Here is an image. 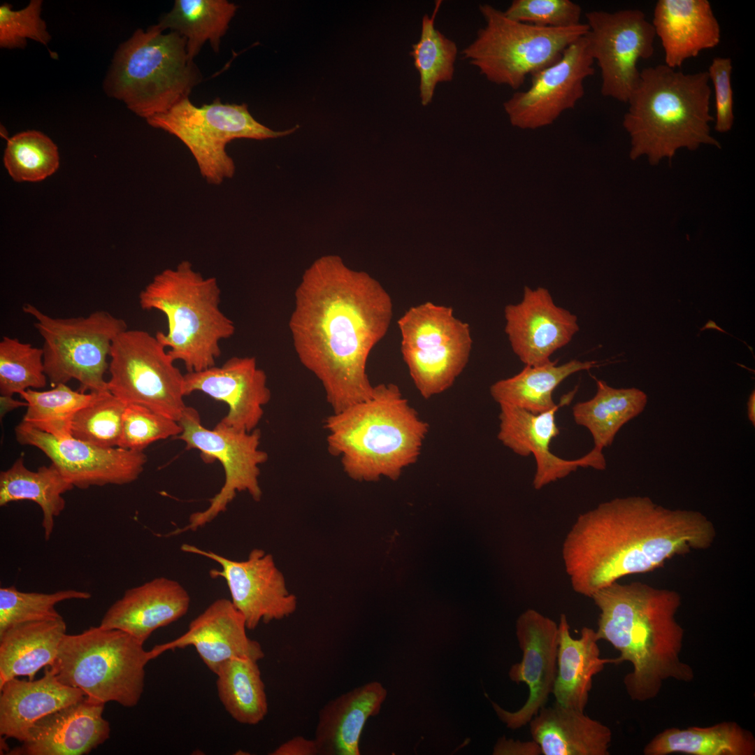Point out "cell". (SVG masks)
<instances>
[{"label":"cell","instance_id":"obj_1","mask_svg":"<svg viewBox=\"0 0 755 755\" xmlns=\"http://www.w3.org/2000/svg\"><path fill=\"white\" fill-rule=\"evenodd\" d=\"M392 316L387 290L338 255L318 258L303 273L289 330L299 361L320 381L333 412L372 396L368 358Z\"/></svg>","mask_w":755,"mask_h":755},{"label":"cell","instance_id":"obj_2","mask_svg":"<svg viewBox=\"0 0 755 755\" xmlns=\"http://www.w3.org/2000/svg\"><path fill=\"white\" fill-rule=\"evenodd\" d=\"M715 537L713 523L698 511L667 508L647 496L615 498L577 517L564 538L562 559L573 589L591 598L627 575L707 549Z\"/></svg>","mask_w":755,"mask_h":755},{"label":"cell","instance_id":"obj_3","mask_svg":"<svg viewBox=\"0 0 755 755\" xmlns=\"http://www.w3.org/2000/svg\"><path fill=\"white\" fill-rule=\"evenodd\" d=\"M591 598L600 611L598 639L619 652L617 664L632 665L624 678L631 700L656 698L668 679L693 680L692 668L680 659L684 632L676 619L682 604L677 591L641 582H616Z\"/></svg>","mask_w":755,"mask_h":755},{"label":"cell","instance_id":"obj_4","mask_svg":"<svg viewBox=\"0 0 755 755\" xmlns=\"http://www.w3.org/2000/svg\"><path fill=\"white\" fill-rule=\"evenodd\" d=\"M429 427L393 383L374 386L370 398L324 421L329 454L351 479L367 482L396 480L415 463Z\"/></svg>","mask_w":755,"mask_h":755},{"label":"cell","instance_id":"obj_5","mask_svg":"<svg viewBox=\"0 0 755 755\" xmlns=\"http://www.w3.org/2000/svg\"><path fill=\"white\" fill-rule=\"evenodd\" d=\"M709 82L707 71L684 73L665 64L640 71L623 120L631 138V158L646 156L655 165L671 160L680 149L719 148L710 133Z\"/></svg>","mask_w":755,"mask_h":755},{"label":"cell","instance_id":"obj_6","mask_svg":"<svg viewBox=\"0 0 755 755\" xmlns=\"http://www.w3.org/2000/svg\"><path fill=\"white\" fill-rule=\"evenodd\" d=\"M221 289L214 277L204 278L189 261L157 274L139 294V304L166 317V333L156 337L187 372L215 366L220 343L233 336L236 327L220 308Z\"/></svg>","mask_w":755,"mask_h":755},{"label":"cell","instance_id":"obj_7","mask_svg":"<svg viewBox=\"0 0 755 755\" xmlns=\"http://www.w3.org/2000/svg\"><path fill=\"white\" fill-rule=\"evenodd\" d=\"M202 79L187 52L186 38L158 25L137 29L118 48L104 87L137 115L148 119L189 97Z\"/></svg>","mask_w":755,"mask_h":755},{"label":"cell","instance_id":"obj_8","mask_svg":"<svg viewBox=\"0 0 755 755\" xmlns=\"http://www.w3.org/2000/svg\"><path fill=\"white\" fill-rule=\"evenodd\" d=\"M156 657L129 633L99 626L66 633L47 667L60 682L80 689L90 700L133 707L143 693L145 666Z\"/></svg>","mask_w":755,"mask_h":755},{"label":"cell","instance_id":"obj_9","mask_svg":"<svg viewBox=\"0 0 755 755\" xmlns=\"http://www.w3.org/2000/svg\"><path fill=\"white\" fill-rule=\"evenodd\" d=\"M479 9L485 25L462 50L463 59L489 81L513 89H519L527 76L559 60L588 29L586 23L553 28L520 22L488 3Z\"/></svg>","mask_w":755,"mask_h":755},{"label":"cell","instance_id":"obj_10","mask_svg":"<svg viewBox=\"0 0 755 755\" xmlns=\"http://www.w3.org/2000/svg\"><path fill=\"white\" fill-rule=\"evenodd\" d=\"M22 310L34 318L43 339L44 371L53 386L75 379L81 392L108 391L107 358L114 339L127 329L124 320L105 310L64 318L52 317L30 303Z\"/></svg>","mask_w":755,"mask_h":755},{"label":"cell","instance_id":"obj_11","mask_svg":"<svg viewBox=\"0 0 755 755\" xmlns=\"http://www.w3.org/2000/svg\"><path fill=\"white\" fill-rule=\"evenodd\" d=\"M146 121L179 138L191 152L202 177L214 185L234 175V161L226 151L230 141L236 138H275L298 128L273 131L257 122L249 113L247 104L222 103L219 98L198 107L187 97Z\"/></svg>","mask_w":755,"mask_h":755},{"label":"cell","instance_id":"obj_12","mask_svg":"<svg viewBox=\"0 0 755 755\" xmlns=\"http://www.w3.org/2000/svg\"><path fill=\"white\" fill-rule=\"evenodd\" d=\"M178 422L182 431L174 439L185 442L188 450L200 451L202 459L207 463L219 461L224 470L225 480L220 491L210 499L206 510L192 514L187 525L177 528L166 536L194 531L211 522L226 510L238 492L246 491L255 501H260L262 491L259 482V466L268 458L267 452L259 449L261 432L258 429L246 432L218 422L213 429H208L203 426L199 412L189 406Z\"/></svg>","mask_w":755,"mask_h":755},{"label":"cell","instance_id":"obj_13","mask_svg":"<svg viewBox=\"0 0 755 755\" xmlns=\"http://www.w3.org/2000/svg\"><path fill=\"white\" fill-rule=\"evenodd\" d=\"M108 391L126 404H138L178 422L186 408L184 375L166 347L141 329H126L113 341Z\"/></svg>","mask_w":755,"mask_h":755},{"label":"cell","instance_id":"obj_14","mask_svg":"<svg viewBox=\"0 0 755 755\" xmlns=\"http://www.w3.org/2000/svg\"><path fill=\"white\" fill-rule=\"evenodd\" d=\"M585 17L584 38L601 70V92L627 103L640 78L638 62L654 55V27L638 9L594 10Z\"/></svg>","mask_w":755,"mask_h":755},{"label":"cell","instance_id":"obj_15","mask_svg":"<svg viewBox=\"0 0 755 755\" xmlns=\"http://www.w3.org/2000/svg\"><path fill=\"white\" fill-rule=\"evenodd\" d=\"M181 550L217 563L221 569L210 570L213 578H223L231 601L243 614L247 629L289 617L297 608L296 596L287 589L285 578L273 556L261 549L250 551L247 559L232 560L210 550L183 544Z\"/></svg>","mask_w":755,"mask_h":755},{"label":"cell","instance_id":"obj_16","mask_svg":"<svg viewBox=\"0 0 755 755\" xmlns=\"http://www.w3.org/2000/svg\"><path fill=\"white\" fill-rule=\"evenodd\" d=\"M17 442L41 450L73 487L122 485L136 480L148 458L143 451L104 448L72 436L55 437L22 421L15 428Z\"/></svg>","mask_w":755,"mask_h":755},{"label":"cell","instance_id":"obj_17","mask_svg":"<svg viewBox=\"0 0 755 755\" xmlns=\"http://www.w3.org/2000/svg\"><path fill=\"white\" fill-rule=\"evenodd\" d=\"M594 64L584 36L556 62L531 75L527 89L514 93L503 103L510 122L520 127H537L573 108L584 95V81L594 75Z\"/></svg>","mask_w":755,"mask_h":755},{"label":"cell","instance_id":"obj_18","mask_svg":"<svg viewBox=\"0 0 755 755\" xmlns=\"http://www.w3.org/2000/svg\"><path fill=\"white\" fill-rule=\"evenodd\" d=\"M516 636L522 659L511 666L508 675L512 682L526 684L527 700L515 712L491 702L499 719L512 730L529 723L552 693L557 670L559 626L552 619L528 609L517 619Z\"/></svg>","mask_w":755,"mask_h":755},{"label":"cell","instance_id":"obj_19","mask_svg":"<svg viewBox=\"0 0 755 755\" xmlns=\"http://www.w3.org/2000/svg\"><path fill=\"white\" fill-rule=\"evenodd\" d=\"M573 394L565 396L552 409L538 414L517 407L500 405L498 438L519 456L533 454L536 462L533 480L535 489L539 490L562 479L578 468L591 467L603 470L606 467L602 451L595 448L573 460L560 458L550 451L552 440L559 434L556 422V411L571 401Z\"/></svg>","mask_w":755,"mask_h":755},{"label":"cell","instance_id":"obj_20","mask_svg":"<svg viewBox=\"0 0 755 755\" xmlns=\"http://www.w3.org/2000/svg\"><path fill=\"white\" fill-rule=\"evenodd\" d=\"M505 332L525 366H540L567 345L580 329L577 316L557 305L547 289L526 286L522 299L504 308Z\"/></svg>","mask_w":755,"mask_h":755},{"label":"cell","instance_id":"obj_21","mask_svg":"<svg viewBox=\"0 0 755 755\" xmlns=\"http://www.w3.org/2000/svg\"><path fill=\"white\" fill-rule=\"evenodd\" d=\"M185 396L203 392L228 405L226 415L219 423L246 432L257 429L264 415V406L271 392L265 372L253 357H233L221 366L187 372L184 375Z\"/></svg>","mask_w":755,"mask_h":755},{"label":"cell","instance_id":"obj_22","mask_svg":"<svg viewBox=\"0 0 755 755\" xmlns=\"http://www.w3.org/2000/svg\"><path fill=\"white\" fill-rule=\"evenodd\" d=\"M247 629L244 617L231 600L219 598L190 622L185 633L152 649L157 657L168 650L193 646L215 675L230 659L248 658L259 661L264 657L261 644L247 636Z\"/></svg>","mask_w":755,"mask_h":755},{"label":"cell","instance_id":"obj_23","mask_svg":"<svg viewBox=\"0 0 755 755\" xmlns=\"http://www.w3.org/2000/svg\"><path fill=\"white\" fill-rule=\"evenodd\" d=\"M103 703L85 698L38 719L10 755H83L110 737Z\"/></svg>","mask_w":755,"mask_h":755},{"label":"cell","instance_id":"obj_24","mask_svg":"<svg viewBox=\"0 0 755 755\" xmlns=\"http://www.w3.org/2000/svg\"><path fill=\"white\" fill-rule=\"evenodd\" d=\"M190 597L178 582L164 577L125 591L103 615L100 626L122 630L143 643L159 628L189 610Z\"/></svg>","mask_w":755,"mask_h":755},{"label":"cell","instance_id":"obj_25","mask_svg":"<svg viewBox=\"0 0 755 755\" xmlns=\"http://www.w3.org/2000/svg\"><path fill=\"white\" fill-rule=\"evenodd\" d=\"M652 24L661 41L664 64L675 69L702 50L714 48L721 39L708 0H659Z\"/></svg>","mask_w":755,"mask_h":755},{"label":"cell","instance_id":"obj_26","mask_svg":"<svg viewBox=\"0 0 755 755\" xmlns=\"http://www.w3.org/2000/svg\"><path fill=\"white\" fill-rule=\"evenodd\" d=\"M387 695L379 682H371L329 700L319 711L314 740L319 755H359L367 720L377 715Z\"/></svg>","mask_w":755,"mask_h":755},{"label":"cell","instance_id":"obj_27","mask_svg":"<svg viewBox=\"0 0 755 755\" xmlns=\"http://www.w3.org/2000/svg\"><path fill=\"white\" fill-rule=\"evenodd\" d=\"M0 690V734L21 742L38 719L85 698L80 689L60 682L49 667L38 680L13 678Z\"/></svg>","mask_w":755,"mask_h":755},{"label":"cell","instance_id":"obj_28","mask_svg":"<svg viewBox=\"0 0 755 755\" xmlns=\"http://www.w3.org/2000/svg\"><path fill=\"white\" fill-rule=\"evenodd\" d=\"M530 723V732L544 755H608L612 731L584 711L557 703L542 707Z\"/></svg>","mask_w":755,"mask_h":755},{"label":"cell","instance_id":"obj_29","mask_svg":"<svg viewBox=\"0 0 755 755\" xmlns=\"http://www.w3.org/2000/svg\"><path fill=\"white\" fill-rule=\"evenodd\" d=\"M557 670L552 693L560 705L584 711L594 676L605 665L617 664L616 659L601 657L596 631L584 626L579 638H573L565 614L560 615Z\"/></svg>","mask_w":755,"mask_h":755},{"label":"cell","instance_id":"obj_30","mask_svg":"<svg viewBox=\"0 0 755 755\" xmlns=\"http://www.w3.org/2000/svg\"><path fill=\"white\" fill-rule=\"evenodd\" d=\"M66 631L62 618L19 624L0 634V687L19 676L33 680L40 669L50 666Z\"/></svg>","mask_w":755,"mask_h":755},{"label":"cell","instance_id":"obj_31","mask_svg":"<svg viewBox=\"0 0 755 755\" xmlns=\"http://www.w3.org/2000/svg\"><path fill=\"white\" fill-rule=\"evenodd\" d=\"M73 487L53 463L32 471L24 466L20 456L10 468L0 473V505L23 500L36 503L41 509V525L45 540H48L55 518L66 506L62 495Z\"/></svg>","mask_w":755,"mask_h":755},{"label":"cell","instance_id":"obj_32","mask_svg":"<svg viewBox=\"0 0 755 755\" xmlns=\"http://www.w3.org/2000/svg\"><path fill=\"white\" fill-rule=\"evenodd\" d=\"M754 755L752 732L734 721L708 727L670 728L655 735L644 747L645 755Z\"/></svg>","mask_w":755,"mask_h":755},{"label":"cell","instance_id":"obj_33","mask_svg":"<svg viewBox=\"0 0 755 755\" xmlns=\"http://www.w3.org/2000/svg\"><path fill=\"white\" fill-rule=\"evenodd\" d=\"M596 366L595 361L577 359L561 365L552 361L540 366L526 365L514 376L494 383L490 387V394L499 405L517 407L538 414L557 405L553 400L552 394L565 379Z\"/></svg>","mask_w":755,"mask_h":755},{"label":"cell","instance_id":"obj_34","mask_svg":"<svg viewBox=\"0 0 755 755\" xmlns=\"http://www.w3.org/2000/svg\"><path fill=\"white\" fill-rule=\"evenodd\" d=\"M596 385L595 396L575 404L572 412L575 423L591 433L594 448L603 451L625 424L644 410L647 397L637 388L617 389L601 380H596Z\"/></svg>","mask_w":755,"mask_h":755},{"label":"cell","instance_id":"obj_35","mask_svg":"<svg viewBox=\"0 0 755 755\" xmlns=\"http://www.w3.org/2000/svg\"><path fill=\"white\" fill-rule=\"evenodd\" d=\"M236 10L237 6L226 0H175L157 24L186 38L187 52L193 61L206 41L215 52L219 51L221 38Z\"/></svg>","mask_w":755,"mask_h":755},{"label":"cell","instance_id":"obj_36","mask_svg":"<svg viewBox=\"0 0 755 755\" xmlns=\"http://www.w3.org/2000/svg\"><path fill=\"white\" fill-rule=\"evenodd\" d=\"M258 661L236 658L226 661L216 673L218 697L237 722L257 725L268 710L265 684Z\"/></svg>","mask_w":755,"mask_h":755},{"label":"cell","instance_id":"obj_37","mask_svg":"<svg viewBox=\"0 0 755 755\" xmlns=\"http://www.w3.org/2000/svg\"><path fill=\"white\" fill-rule=\"evenodd\" d=\"M472 343L470 333L438 347L401 351L412 380L423 398L439 394L453 384L468 361Z\"/></svg>","mask_w":755,"mask_h":755},{"label":"cell","instance_id":"obj_38","mask_svg":"<svg viewBox=\"0 0 755 755\" xmlns=\"http://www.w3.org/2000/svg\"><path fill=\"white\" fill-rule=\"evenodd\" d=\"M441 3L436 1L432 15H424L419 39L410 53L419 76V98L424 106L432 102L436 86L452 81L454 74L457 46L435 27Z\"/></svg>","mask_w":755,"mask_h":755},{"label":"cell","instance_id":"obj_39","mask_svg":"<svg viewBox=\"0 0 755 755\" xmlns=\"http://www.w3.org/2000/svg\"><path fill=\"white\" fill-rule=\"evenodd\" d=\"M401 351L438 347L470 333L450 307L431 302L413 306L400 317Z\"/></svg>","mask_w":755,"mask_h":755},{"label":"cell","instance_id":"obj_40","mask_svg":"<svg viewBox=\"0 0 755 755\" xmlns=\"http://www.w3.org/2000/svg\"><path fill=\"white\" fill-rule=\"evenodd\" d=\"M20 395L27 403L22 421L35 429L62 438L71 436V425L74 415L92 401L95 392L74 391L61 383L48 391L28 389Z\"/></svg>","mask_w":755,"mask_h":755},{"label":"cell","instance_id":"obj_41","mask_svg":"<svg viewBox=\"0 0 755 755\" xmlns=\"http://www.w3.org/2000/svg\"><path fill=\"white\" fill-rule=\"evenodd\" d=\"M4 166L16 182H38L52 175L59 166L58 148L44 134L26 131L8 140Z\"/></svg>","mask_w":755,"mask_h":755},{"label":"cell","instance_id":"obj_42","mask_svg":"<svg viewBox=\"0 0 755 755\" xmlns=\"http://www.w3.org/2000/svg\"><path fill=\"white\" fill-rule=\"evenodd\" d=\"M126 406L109 391L95 392L92 401L74 415L71 436L101 447H117Z\"/></svg>","mask_w":755,"mask_h":755},{"label":"cell","instance_id":"obj_43","mask_svg":"<svg viewBox=\"0 0 755 755\" xmlns=\"http://www.w3.org/2000/svg\"><path fill=\"white\" fill-rule=\"evenodd\" d=\"M43 351L15 338L3 336L0 341V393L13 396L28 389L46 385Z\"/></svg>","mask_w":755,"mask_h":755},{"label":"cell","instance_id":"obj_44","mask_svg":"<svg viewBox=\"0 0 755 755\" xmlns=\"http://www.w3.org/2000/svg\"><path fill=\"white\" fill-rule=\"evenodd\" d=\"M91 594L76 589L50 594L23 592L15 586L0 588V634L15 625L63 618L55 605L62 601L90 598Z\"/></svg>","mask_w":755,"mask_h":755},{"label":"cell","instance_id":"obj_45","mask_svg":"<svg viewBox=\"0 0 755 755\" xmlns=\"http://www.w3.org/2000/svg\"><path fill=\"white\" fill-rule=\"evenodd\" d=\"M178 422L138 404H127L119 447L143 451L150 444L182 433Z\"/></svg>","mask_w":755,"mask_h":755},{"label":"cell","instance_id":"obj_46","mask_svg":"<svg viewBox=\"0 0 755 755\" xmlns=\"http://www.w3.org/2000/svg\"><path fill=\"white\" fill-rule=\"evenodd\" d=\"M42 1L31 0L20 10H12L5 3L0 6V46L2 48H24L27 39L46 45L51 36L41 18Z\"/></svg>","mask_w":755,"mask_h":755},{"label":"cell","instance_id":"obj_47","mask_svg":"<svg viewBox=\"0 0 755 755\" xmlns=\"http://www.w3.org/2000/svg\"><path fill=\"white\" fill-rule=\"evenodd\" d=\"M504 13L513 20L544 27L564 28L582 23V8L570 0H514Z\"/></svg>","mask_w":755,"mask_h":755},{"label":"cell","instance_id":"obj_48","mask_svg":"<svg viewBox=\"0 0 755 755\" xmlns=\"http://www.w3.org/2000/svg\"><path fill=\"white\" fill-rule=\"evenodd\" d=\"M732 70L731 58L718 57L712 59L707 71L714 89V129L719 133L731 131L734 122Z\"/></svg>","mask_w":755,"mask_h":755},{"label":"cell","instance_id":"obj_49","mask_svg":"<svg viewBox=\"0 0 755 755\" xmlns=\"http://www.w3.org/2000/svg\"><path fill=\"white\" fill-rule=\"evenodd\" d=\"M493 754L494 755H540L541 749L533 740L531 741L514 740L505 736L498 739L496 743Z\"/></svg>","mask_w":755,"mask_h":755},{"label":"cell","instance_id":"obj_50","mask_svg":"<svg viewBox=\"0 0 755 755\" xmlns=\"http://www.w3.org/2000/svg\"><path fill=\"white\" fill-rule=\"evenodd\" d=\"M271 755H319L318 748L314 739L310 740L296 735L276 747Z\"/></svg>","mask_w":755,"mask_h":755},{"label":"cell","instance_id":"obj_51","mask_svg":"<svg viewBox=\"0 0 755 755\" xmlns=\"http://www.w3.org/2000/svg\"><path fill=\"white\" fill-rule=\"evenodd\" d=\"M1 401V418L3 417L6 413L11 411L13 409L21 406H27V402H22L17 401L9 396H1L0 397Z\"/></svg>","mask_w":755,"mask_h":755},{"label":"cell","instance_id":"obj_52","mask_svg":"<svg viewBox=\"0 0 755 755\" xmlns=\"http://www.w3.org/2000/svg\"><path fill=\"white\" fill-rule=\"evenodd\" d=\"M747 413L748 417L753 424L755 425V392L753 391L749 396L747 403Z\"/></svg>","mask_w":755,"mask_h":755}]
</instances>
